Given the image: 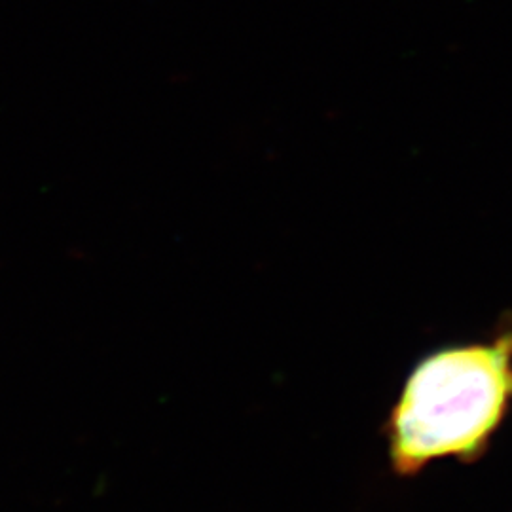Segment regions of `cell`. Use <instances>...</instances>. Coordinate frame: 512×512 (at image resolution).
<instances>
[{
  "label": "cell",
  "instance_id": "1",
  "mask_svg": "<svg viewBox=\"0 0 512 512\" xmlns=\"http://www.w3.org/2000/svg\"><path fill=\"white\" fill-rule=\"evenodd\" d=\"M512 404V325L486 342L421 357L385 420L389 467L414 478L431 463H475L490 448Z\"/></svg>",
  "mask_w": 512,
  "mask_h": 512
}]
</instances>
